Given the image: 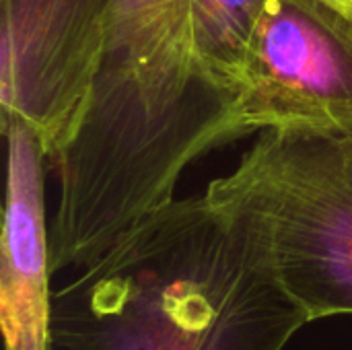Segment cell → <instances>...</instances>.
<instances>
[{
  "label": "cell",
  "mask_w": 352,
  "mask_h": 350,
  "mask_svg": "<svg viewBox=\"0 0 352 350\" xmlns=\"http://www.w3.org/2000/svg\"><path fill=\"white\" fill-rule=\"evenodd\" d=\"M307 324L260 229L202 194L159 206L52 291L47 350H285Z\"/></svg>",
  "instance_id": "6da1fadb"
},
{
  "label": "cell",
  "mask_w": 352,
  "mask_h": 350,
  "mask_svg": "<svg viewBox=\"0 0 352 350\" xmlns=\"http://www.w3.org/2000/svg\"><path fill=\"white\" fill-rule=\"evenodd\" d=\"M241 136L235 95L192 66L188 0H116L93 91L56 155L60 208L126 229L173 200L194 159Z\"/></svg>",
  "instance_id": "7a4b0ae2"
},
{
  "label": "cell",
  "mask_w": 352,
  "mask_h": 350,
  "mask_svg": "<svg viewBox=\"0 0 352 350\" xmlns=\"http://www.w3.org/2000/svg\"><path fill=\"white\" fill-rule=\"evenodd\" d=\"M204 194L260 229L311 322L352 316V130H262Z\"/></svg>",
  "instance_id": "3957f363"
},
{
  "label": "cell",
  "mask_w": 352,
  "mask_h": 350,
  "mask_svg": "<svg viewBox=\"0 0 352 350\" xmlns=\"http://www.w3.org/2000/svg\"><path fill=\"white\" fill-rule=\"evenodd\" d=\"M241 134L352 130V12L326 0H270L235 89Z\"/></svg>",
  "instance_id": "277c9868"
},
{
  "label": "cell",
  "mask_w": 352,
  "mask_h": 350,
  "mask_svg": "<svg viewBox=\"0 0 352 350\" xmlns=\"http://www.w3.org/2000/svg\"><path fill=\"white\" fill-rule=\"evenodd\" d=\"M116 0H2V126L27 124L60 153L93 91Z\"/></svg>",
  "instance_id": "5b68a950"
},
{
  "label": "cell",
  "mask_w": 352,
  "mask_h": 350,
  "mask_svg": "<svg viewBox=\"0 0 352 350\" xmlns=\"http://www.w3.org/2000/svg\"><path fill=\"white\" fill-rule=\"evenodd\" d=\"M6 138V202L0 256V326L6 350H47L52 270L43 163L47 153L21 120Z\"/></svg>",
  "instance_id": "8992f818"
},
{
  "label": "cell",
  "mask_w": 352,
  "mask_h": 350,
  "mask_svg": "<svg viewBox=\"0 0 352 350\" xmlns=\"http://www.w3.org/2000/svg\"><path fill=\"white\" fill-rule=\"evenodd\" d=\"M268 4L270 0H188L194 70L235 95Z\"/></svg>",
  "instance_id": "52a82bcc"
},
{
  "label": "cell",
  "mask_w": 352,
  "mask_h": 350,
  "mask_svg": "<svg viewBox=\"0 0 352 350\" xmlns=\"http://www.w3.org/2000/svg\"><path fill=\"white\" fill-rule=\"evenodd\" d=\"M326 2H332V4L342 6V8H346V10H351L352 12V0H326Z\"/></svg>",
  "instance_id": "ba28073f"
}]
</instances>
